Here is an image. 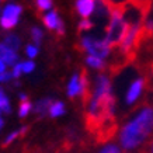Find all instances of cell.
<instances>
[{
    "label": "cell",
    "instance_id": "2e32d148",
    "mask_svg": "<svg viewBox=\"0 0 153 153\" xmlns=\"http://www.w3.org/2000/svg\"><path fill=\"white\" fill-rule=\"evenodd\" d=\"M4 44L9 48H11L13 51H19L20 47H21V39L16 34H7L4 37Z\"/></svg>",
    "mask_w": 153,
    "mask_h": 153
},
{
    "label": "cell",
    "instance_id": "5b68a950",
    "mask_svg": "<svg viewBox=\"0 0 153 153\" xmlns=\"http://www.w3.org/2000/svg\"><path fill=\"white\" fill-rule=\"evenodd\" d=\"M23 11V7L16 3H9L0 14V27L3 30H11L19 24L20 14Z\"/></svg>",
    "mask_w": 153,
    "mask_h": 153
},
{
    "label": "cell",
    "instance_id": "603a6c76",
    "mask_svg": "<svg viewBox=\"0 0 153 153\" xmlns=\"http://www.w3.org/2000/svg\"><path fill=\"white\" fill-rule=\"evenodd\" d=\"M138 153H153V136L149 138V139L140 146Z\"/></svg>",
    "mask_w": 153,
    "mask_h": 153
},
{
    "label": "cell",
    "instance_id": "4dcf8cb0",
    "mask_svg": "<svg viewBox=\"0 0 153 153\" xmlns=\"http://www.w3.org/2000/svg\"><path fill=\"white\" fill-rule=\"evenodd\" d=\"M3 125H4V121H3V120H1V118H0V129L3 128Z\"/></svg>",
    "mask_w": 153,
    "mask_h": 153
},
{
    "label": "cell",
    "instance_id": "8fae6325",
    "mask_svg": "<svg viewBox=\"0 0 153 153\" xmlns=\"http://www.w3.org/2000/svg\"><path fill=\"white\" fill-rule=\"evenodd\" d=\"M76 11L83 19H88L94 11V0H76Z\"/></svg>",
    "mask_w": 153,
    "mask_h": 153
},
{
    "label": "cell",
    "instance_id": "7c38bea8",
    "mask_svg": "<svg viewBox=\"0 0 153 153\" xmlns=\"http://www.w3.org/2000/svg\"><path fill=\"white\" fill-rule=\"evenodd\" d=\"M110 13H111V10L110 7L107 6V3L104 0H94V17L97 20H102V19H107V17H110Z\"/></svg>",
    "mask_w": 153,
    "mask_h": 153
},
{
    "label": "cell",
    "instance_id": "cb8c5ba5",
    "mask_svg": "<svg viewBox=\"0 0 153 153\" xmlns=\"http://www.w3.org/2000/svg\"><path fill=\"white\" fill-rule=\"evenodd\" d=\"M35 4L38 7V13H41V11H45V10L51 9L52 0H35Z\"/></svg>",
    "mask_w": 153,
    "mask_h": 153
},
{
    "label": "cell",
    "instance_id": "ac0fdd59",
    "mask_svg": "<svg viewBox=\"0 0 153 153\" xmlns=\"http://www.w3.org/2000/svg\"><path fill=\"white\" fill-rule=\"evenodd\" d=\"M0 111H3L4 114H10L11 112V105L6 93L3 91V88L0 87Z\"/></svg>",
    "mask_w": 153,
    "mask_h": 153
},
{
    "label": "cell",
    "instance_id": "44dd1931",
    "mask_svg": "<svg viewBox=\"0 0 153 153\" xmlns=\"http://www.w3.org/2000/svg\"><path fill=\"white\" fill-rule=\"evenodd\" d=\"M94 27V23L93 21H90L88 19H83L77 24V33H84V31H88V30H91Z\"/></svg>",
    "mask_w": 153,
    "mask_h": 153
},
{
    "label": "cell",
    "instance_id": "d4e9b609",
    "mask_svg": "<svg viewBox=\"0 0 153 153\" xmlns=\"http://www.w3.org/2000/svg\"><path fill=\"white\" fill-rule=\"evenodd\" d=\"M98 153H121V150H120V148H118L117 145L108 143V145H105V146H104V148H102Z\"/></svg>",
    "mask_w": 153,
    "mask_h": 153
},
{
    "label": "cell",
    "instance_id": "1f68e13d",
    "mask_svg": "<svg viewBox=\"0 0 153 153\" xmlns=\"http://www.w3.org/2000/svg\"><path fill=\"white\" fill-rule=\"evenodd\" d=\"M0 3H1V0H0Z\"/></svg>",
    "mask_w": 153,
    "mask_h": 153
},
{
    "label": "cell",
    "instance_id": "30bf717a",
    "mask_svg": "<svg viewBox=\"0 0 153 153\" xmlns=\"http://www.w3.org/2000/svg\"><path fill=\"white\" fill-rule=\"evenodd\" d=\"M0 59L4 62L6 65L14 66L19 60V55L17 52L13 51L11 48H9L4 42H0Z\"/></svg>",
    "mask_w": 153,
    "mask_h": 153
},
{
    "label": "cell",
    "instance_id": "8992f818",
    "mask_svg": "<svg viewBox=\"0 0 153 153\" xmlns=\"http://www.w3.org/2000/svg\"><path fill=\"white\" fill-rule=\"evenodd\" d=\"M80 96H82V104L83 108L88 105V101L91 98V91H93V86L90 82V73L87 72L86 68H82L80 70Z\"/></svg>",
    "mask_w": 153,
    "mask_h": 153
},
{
    "label": "cell",
    "instance_id": "52a82bcc",
    "mask_svg": "<svg viewBox=\"0 0 153 153\" xmlns=\"http://www.w3.org/2000/svg\"><path fill=\"white\" fill-rule=\"evenodd\" d=\"M42 21L45 24V27L51 31H55L58 34V37H63L65 35V25H63V21L59 17V14L56 10H52L51 13H48L47 16L42 17Z\"/></svg>",
    "mask_w": 153,
    "mask_h": 153
},
{
    "label": "cell",
    "instance_id": "e0dca14e",
    "mask_svg": "<svg viewBox=\"0 0 153 153\" xmlns=\"http://www.w3.org/2000/svg\"><path fill=\"white\" fill-rule=\"evenodd\" d=\"M31 111H33V102L30 101V98L20 100V107H19V117L20 118L28 117V114Z\"/></svg>",
    "mask_w": 153,
    "mask_h": 153
},
{
    "label": "cell",
    "instance_id": "ffe728a7",
    "mask_svg": "<svg viewBox=\"0 0 153 153\" xmlns=\"http://www.w3.org/2000/svg\"><path fill=\"white\" fill-rule=\"evenodd\" d=\"M42 38H44V33H42V30L39 27H33L31 28V39L35 45H41L42 42Z\"/></svg>",
    "mask_w": 153,
    "mask_h": 153
},
{
    "label": "cell",
    "instance_id": "3957f363",
    "mask_svg": "<svg viewBox=\"0 0 153 153\" xmlns=\"http://www.w3.org/2000/svg\"><path fill=\"white\" fill-rule=\"evenodd\" d=\"M128 33V24L124 20L122 10L111 9L110 21L105 27V42L110 48H118Z\"/></svg>",
    "mask_w": 153,
    "mask_h": 153
},
{
    "label": "cell",
    "instance_id": "484cf974",
    "mask_svg": "<svg viewBox=\"0 0 153 153\" xmlns=\"http://www.w3.org/2000/svg\"><path fill=\"white\" fill-rule=\"evenodd\" d=\"M25 53H27L28 58L33 59V58H35V56L38 55V47L37 45H31V44H30V45L25 47Z\"/></svg>",
    "mask_w": 153,
    "mask_h": 153
},
{
    "label": "cell",
    "instance_id": "4316f807",
    "mask_svg": "<svg viewBox=\"0 0 153 153\" xmlns=\"http://www.w3.org/2000/svg\"><path fill=\"white\" fill-rule=\"evenodd\" d=\"M23 65V72L24 73H31L34 69H35V63L33 60H27V62H21Z\"/></svg>",
    "mask_w": 153,
    "mask_h": 153
},
{
    "label": "cell",
    "instance_id": "277c9868",
    "mask_svg": "<svg viewBox=\"0 0 153 153\" xmlns=\"http://www.w3.org/2000/svg\"><path fill=\"white\" fill-rule=\"evenodd\" d=\"M79 51L88 52V55L97 56L100 59H105L108 58L111 48L108 47V44L105 42V39H97L94 37H82L77 45Z\"/></svg>",
    "mask_w": 153,
    "mask_h": 153
},
{
    "label": "cell",
    "instance_id": "4fadbf2b",
    "mask_svg": "<svg viewBox=\"0 0 153 153\" xmlns=\"http://www.w3.org/2000/svg\"><path fill=\"white\" fill-rule=\"evenodd\" d=\"M66 93H68V97H69L70 100H74L76 96L80 94V77L77 73H74L73 76H72V79L69 80Z\"/></svg>",
    "mask_w": 153,
    "mask_h": 153
},
{
    "label": "cell",
    "instance_id": "83f0119b",
    "mask_svg": "<svg viewBox=\"0 0 153 153\" xmlns=\"http://www.w3.org/2000/svg\"><path fill=\"white\" fill-rule=\"evenodd\" d=\"M21 72H23V65H21V62H20V63H16V65L13 66V72H11L13 79H19L20 76H21Z\"/></svg>",
    "mask_w": 153,
    "mask_h": 153
},
{
    "label": "cell",
    "instance_id": "7a4b0ae2",
    "mask_svg": "<svg viewBox=\"0 0 153 153\" xmlns=\"http://www.w3.org/2000/svg\"><path fill=\"white\" fill-rule=\"evenodd\" d=\"M153 134V105L148 101L135 108V114L122 125L120 132L121 146L126 152L139 149Z\"/></svg>",
    "mask_w": 153,
    "mask_h": 153
},
{
    "label": "cell",
    "instance_id": "f546056e",
    "mask_svg": "<svg viewBox=\"0 0 153 153\" xmlns=\"http://www.w3.org/2000/svg\"><path fill=\"white\" fill-rule=\"evenodd\" d=\"M4 69H6V63L0 59V73H3V72H4Z\"/></svg>",
    "mask_w": 153,
    "mask_h": 153
},
{
    "label": "cell",
    "instance_id": "ba28073f",
    "mask_svg": "<svg viewBox=\"0 0 153 153\" xmlns=\"http://www.w3.org/2000/svg\"><path fill=\"white\" fill-rule=\"evenodd\" d=\"M145 87H148V82H146V77H138L136 80H134L131 83L128 91H126V97H125V102L128 105L134 104L138 98L142 96Z\"/></svg>",
    "mask_w": 153,
    "mask_h": 153
},
{
    "label": "cell",
    "instance_id": "9a60e30c",
    "mask_svg": "<svg viewBox=\"0 0 153 153\" xmlns=\"http://www.w3.org/2000/svg\"><path fill=\"white\" fill-rule=\"evenodd\" d=\"M66 112V108H65V104L62 101H53L52 102L51 108H49V117L51 118H58V117H62L63 114Z\"/></svg>",
    "mask_w": 153,
    "mask_h": 153
},
{
    "label": "cell",
    "instance_id": "6da1fadb",
    "mask_svg": "<svg viewBox=\"0 0 153 153\" xmlns=\"http://www.w3.org/2000/svg\"><path fill=\"white\" fill-rule=\"evenodd\" d=\"M117 100L111 80L107 74H97L88 105L84 108V125L96 143H105L115 136L118 124L115 118Z\"/></svg>",
    "mask_w": 153,
    "mask_h": 153
},
{
    "label": "cell",
    "instance_id": "9c48e42d",
    "mask_svg": "<svg viewBox=\"0 0 153 153\" xmlns=\"http://www.w3.org/2000/svg\"><path fill=\"white\" fill-rule=\"evenodd\" d=\"M52 102H53V100H52L51 97H45V98L38 100V101L34 104L33 112L37 115L38 120H42V118L47 117V114L49 112V108H51V105H52Z\"/></svg>",
    "mask_w": 153,
    "mask_h": 153
},
{
    "label": "cell",
    "instance_id": "d6986e66",
    "mask_svg": "<svg viewBox=\"0 0 153 153\" xmlns=\"http://www.w3.org/2000/svg\"><path fill=\"white\" fill-rule=\"evenodd\" d=\"M104 1H105L107 6L110 7V10H111V9L122 10L126 4H129L132 0H104Z\"/></svg>",
    "mask_w": 153,
    "mask_h": 153
},
{
    "label": "cell",
    "instance_id": "5bb4252c",
    "mask_svg": "<svg viewBox=\"0 0 153 153\" xmlns=\"http://www.w3.org/2000/svg\"><path fill=\"white\" fill-rule=\"evenodd\" d=\"M86 63L96 70H105L107 69V65H105V62H104V59H100V58L93 56V55H88L87 58H86Z\"/></svg>",
    "mask_w": 153,
    "mask_h": 153
},
{
    "label": "cell",
    "instance_id": "7402d4cb",
    "mask_svg": "<svg viewBox=\"0 0 153 153\" xmlns=\"http://www.w3.org/2000/svg\"><path fill=\"white\" fill-rule=\"evenodd\" d=\"M21 136V134H20V129H17V131H13L10 135H7V138L4 139V142L1 143V148H7L10 143H13L14 140L17 139V138H20Z\"/></svg>",
    "mask_w": 153,
    "mask_h": 153
},
{
    "label": "cell",
    "instance_id": "f1b7e54d",
    "mask_svg": "<svg viewBox=\"0 0 153 153\" xmlns=\"http://www.w3.org/2000/svg\"><path fill=\"white\" fill-rule=\"evenodd\" d=\"M11 79H13V74L10 73V72L0 73V83H7V82H10Z\"/></svg>",
    "mask_w": 153,
    "mask_h": 153
}]
</instances>
